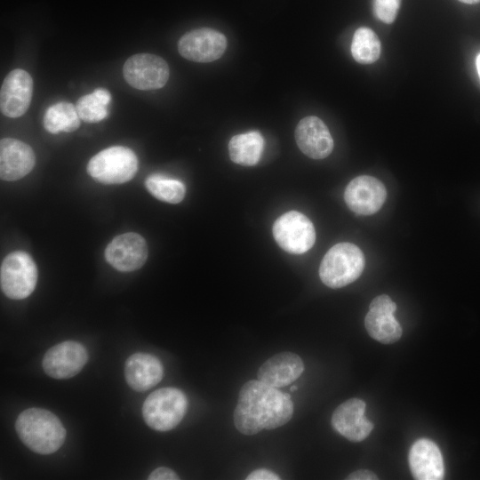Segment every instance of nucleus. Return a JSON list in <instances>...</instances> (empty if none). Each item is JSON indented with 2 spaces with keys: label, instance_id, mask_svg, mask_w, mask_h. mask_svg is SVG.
<instances>
[{
  "label": "nucleus",
  "instance_id": "obj_21",
  "mask_svg": "<svg viewBox=\"0 0 480 480\" xmlns=\"http://www.w3.org/2000/svg\"><path fill=\"white\" fill-rule=\"evenodd\" d=\"M364 325L372 338L384 344L397 341L403 333L400 324L390 311L369 308Z\"/></svg>",
  "mask_w": 480,
  "mask_h": 480
},
{
  "label": "nucleus",
  "instance_id": "obj_5",
  "mask_svg": "<svg viewBox=\"0 0 480 480\" xmlns=\"http://www.w3.org/2000/svg\"><path fill=\"white\" fill-rule=\"evenodd\" d=\"M138 171L135 153L123 146L107 148L94 156L88 164V173L104 184H122L132 180Z\"/></svg>",
  "mask_w": 480,
  "mask_h": 480
},
{
  "label": "nucleus",
  "instance_id": "obj_7",
  "mask_svg": "<svg viewBox=\"0 0 480 480\" xmlns=\"http://www.w3.org/2000/svg\"><path fill=\"white\" fill-rule=\"evenodd\" d=\"M276 244L285 252L302 254L316 242V230L311 220L303 213L290 211L281 215L273 225Z\"/></svg>",
  "mask_w": 480,
  "mask_h": 480
},
{
  "label": "nucleus",
  "instance_id": "obj_15",
  "mask_svg": "<svg viewBox=\"0 0 480 480\" xmlns=\"http://www.w3.org/2000/svg\"><path fill=\"white\" fill-rule=\"evenodd\" d=\"M295 140L300 151L313 159L325 158L333 149L329 129L317 116H306L299 122Z\"/></svg>",
  "mask_w": 480,
  "mask_h": 480
},
{
  "label": "nucleus",
  "instance_id": "obj_32",
  "mask_svg": "<svg viewBox=\"0 0 480 480\" xmlns=\"http://www.w3.org/2000/svg\"><path fill=\"white\" fill-rule=\"evenodd\" d=\"M297 388H298L296 386H292L291 387V391H295V390H297Z\"/></svg>",
  "mask_w": 480,
  "mask_h": 480
},
{
  "label": "nucleus",
  "instance_id": "obj_10",
  "mask_svg": "<svg viewBox=\"0 0 480 480\" xmlns=\"http://www.w3.org/2000/svg\"><path fill=\"white\" fill-rule=\"evenodd\" d=\"M88 360L85 348L79 342L67 340L51 348L42 365L44 372L54 379H68L76 375Z\"/></svg>",
  "mask_w": 480,
  "mask_h": 480
},
{
  "label": "nucleus",
  "instance_id": "obj_4",
  "mask_svg": "<svg viewBox=\"0 0 480 480\" xmlns=\"http://www.w3.org/2000/svg\"><path fill=\"white\" fill-rule=\"evenodd\" d=\"M188 409L186 395L176 388L157 389L146 398L142 415L147 425L156 431H169L182 420Z\"/></svg>",
  "mask_w": 480,
  "mask_h": 480
},
{
  "label": "nucleus",
  "instance_id": "obj_3",
  "mask_svg": "<svg viewBox=\"0 0 480 480\" xmlns=\"http://www.w3.org/2000/svg\"><path fill=\"white\" fill-rule=\"evenodd\" d=\"M364 264V255L359 247L351 243H339L324 254L319 267V276L326 286L340 288L356 280Z\"/></svg>",
  "mask_w": 480,
  "mask_h": 480
},
{
  "label": "nucleus",
  "instance_id": "obj_19",
  "mask_svg": "<svg viewBox=\"0 0 480 480\" xmlns=\"http://www.w3.org/2000/svg\"><path fill=\"white\" fill-rule=\"evenodd\" d=\"M163 374L162 363L155 356L135 353L125 362V380L135 391L143 392L152 388L161 381Z\"/></svg>",
  "mask_w": 480,
  "mask_h": 480
},
{
  "label": "nucleus",
  "instance_id": "obj_26",
  "mask_svg": "<svg viewBox=\"0 0 480 480\" xmlns=\"http://www.w3.org/2000/svg\"><path fill=\"white\" fill-rule=\"evenodd\" d=\"M401 0H374L375 16L384 23H392L397 15Z\"/></svg>",
  "mask_w": 480,
  "mask_h": 480
},
{
  "label": "nucleus",
  "instance_id": "obj_25",
  "mask_svg": "<svg viewBox=\"0 0 480 480\" xmlns=\"http://www.w3.org/2000/svg\"><path fill=\"white\" fill-rule=\"evenodd\" d=\"M145 186L156 199L169 204L180 203L186 194V187L181 181L162 174L148 177Z\"/></svg>",
  "mask_w": 480,
  "mask_h": 480
},
{
  "label": "nucleus",
  "instance_id": "obj_24",
  "mask_svg": "<svg viewBox=\"0 0 480 480\" xmlns=\"http://www.w3.org/2000/svg\"><path fill=\"white\" fill-rule=\"evenodd\" d=\"M111 95L106 89L99 88L79 98L76 108L80 118L87 123H97L108 116Z\"/></svg>",
  "mask_w": 480,
  "mask_h": 480
},
{
  "label": "nucleus",
  "instance_id": "obj_30",
  "mask_svg": "<svg viewBox=\"0 0 480 480\" xmlns=\"http://www.w3.org/2000/svg\"><path fill=\"white\" fill-rule=\"evenodd\" d=\"M461 3L468 4H474L480 2V0H459Z\"/></svg>",
  "mask_w": 480,
  "mask_h": 480
},
{
  "label": "nucleus",
  "instance_id": "obj_1",
  "mask_svg": "<svg viewBox=\"0 0 480 480\" xmlns=\"http://www.w3.org/2000/svg\"><path fill=\"white\" fill-rule=\"evenodd\" d=\"M292 414L293 404L289 394L252 380L241 388L233 418L240 433L255 435L284 425Z\"/></svg>",
  "mask_w": 480,
  "mask_h": 480
},
{
  "label": "nucleus",
  "instance_id": "obj_12",
  "mask_svg": "<svg viewBox=\"0 0 480 480\" xmlns=\"http://www.w3.org/2000/svg\"><path fill=\"white\" fill-rule=\"evenodd\" d=\"M148 258L145 239L134 232L116 236L105 249L106 260L116 270L134 271L141 268Z\"/></svg>",
  "mask_w": 480,
  "mask_h": 480
},
{
  "label": "nucleus",
  "instance_id": "obj_18",
  "mask_svg": "<svg viewBox=\"0 0 480 480\" xmlns=\"http://www.w3.org/2000/svg\"><path fill=\"white\" fill-rule=\"evenodd\" d=\"M301 358L292 352H281L268 359L259 369L258 380L276 388L295 381L303 372Z\"/></svg>",
  "mask_w": 480,
  "mask_h": 480
},
{
  "label": "nucleus",
  "instance_id": "obj_29",
  "mask_svg": "<svg viewBox=\"0 0 480 480\" xmlns=\"http://www.w3.org/2000/svg\"><path fill=\"white\" fill-rule=\"evenodd\" d=\"M347 479L348 480H375L378 479L377 476L366 469H360L351 473Z\"/></svg>",
  "mask_w": 480,
  "mask_h": 480
},
{
  "label": "nucleus",
  "instance_id": "obj_17",
  "mask_svg": "<svg viewBox=\"0 0 480 480\" xmlns=\"http://www.w3.org/2000/svg\"><path fill=\"white\" fill-rule=\"evenodd\" d=\"M411 472L418 480H440L444 476L443 457L438 446L431 440L421 438L409 452Z\"/></svg>",
  "mask_w": 480,
  "mask_h": 480
},
{
  "label": "nucleus",
  "instance_id": "obj_11",
  "mask_svg": "<svg viewBox=\"0 0 480 480\" xmlns=\"http://www.w3.org/2000/svg\"><path fill=\"white\" fill-rule=\"evenodd\" d=\"M387 190L378 179L361 175L347 186L344 199L348 207L356 214L371 215L377 212L385 203Z\"/></svg>",
  "mask_w": 480,
  "mask_h": 480
},
{
  "label": "nucleus",
  "instance_id": "obj_22",
  "mask_svg": "<svg viewBox=\"0 0 480 480\" xmlns=\"http://www.w3.org/2000/svg\"><path fill=\"white\" fill-rule=\"evenodd\" d=\"M80 116L76 106L61 101L50 106L44 116V125L50 133L71 132L80 126Z\"/></svg>",
  "mask_w": 480,
  "mask_h": 480
},
{
  "label": "nucleus",
  "instance_id": "obj_31",
  "mask_svg": "<svg viewBox=\"0 0 480 480\" xmlns=\"http://www.w3.org/2000/svg\"><path fill=\"white\" fill-rule=\"evenodd\" d=\"M476 69L480 77V53L476 57Z\"/></svg>",
  "mask_w": 480,
  "mask_h": 480
},
{
  "label": "nucleus",
  "instance_id": "obj_13",
  "mask_svg": "<svg viewBox=\"0 0 480 480\" xmlns=\"http://www.w3.org/2000/svg\"><path fill=\"white\" fill-rule=\"evenodd\" d=\"M33 93L30 75L20 68L13 69L4 78L0 90V108L3 115L16 118L28 110Z\"/></svg>",
  "mask_w": 480,
  "mask_h": 480
},
{
  "label": "nucleus",
  "instance_id": "obj_2",
  "mask_svg": "<svg viewBox=\"0 0 480 480\" xmlns=\"http://www.w3.org/2000/svg\"><path fill=\"white\" fill-rule=\"evenodd\" d=\"M15 428L23 444L39 454L55 452L66 438V429L60 419L42 408L23 411L16 420Z\"/></svg>",
  "mask_w": 480,
  "mask_h": 480
},
{
  "label": "nucleus",
  "instance_id": "obj_16",
  "mask_svg": "<svg viewBox=\"0 0 480 480\" xmlns=\"http://www.w3.org/2000/svg\"><path fill=\"white\" fill-rule=\"evenodd\" d=\"M36 156L28 144L12 138L0 141V176L3 180L13 181L29 173L35 166Z\"/></svg>",
  "mask_w": 480,
  "mask_h": 480
},
{
  "label": "nucleus",
  "instance_id": "obj_27",
  "mask_svg": "<svg viewBox=\"0 0 480 480\" xmlns=\"http://www.w3.org/2000/svg\"><path fill=\"white\" fill-rule=\"evenodd\" d=\"M148 480H178L180 477L171 468L161 467L153 470L148 477Z\"/></svg>",
  "mask_w": 480,
  "mask_h": 480
},
{
  "label": "nucleus",
  "instance_id": "obj_28",
  "mask_svg": "<svg viewBox=\"0 0 480 480\" xmlns=\"http://www.w3.org/2000/svg\"><path fill=\"white\" fill-rule=\"evenodd\" d=\"M247 480H278L280 479L279 476L274 472L266 469L259 468L251 472L246 477Z\"/></svg>",
  "mask_w": 480,
  "mask_h": 480
},
{
  "label": "nucleus",
  "instance_id": "obj_9",
  "mask_svg": "<svg viewBox=\"0 0 480 480\" xmlns=\"http://www.w3.org/2000/svg\"><path fill=\"white\" fill-rule=\"evenodd\" d=\"M226 48V36L220 31L210 28L187 32L178 43L180 54L195 62L216 60L223 55Z\"/></svg>",
  "mask_w": 480,
  "mask_h": 480
},
{
  "label": "nucleus",
  "instance_id": "obj_14",
  "mask_svg": "<svg viewBox=\"0 0 480 480\" xmlns=\"http://www.w3.org/2000/svg\"><path fill=\"white\" fill-rule=\"evenodd\" d=\"M365 406L358 398H350L340 404L332 416L333 428L349 441L365 439L373 428V423L364 416Z\"/></svg>",
  "mask_w": 480,
  "mask_h": 480
},
{
  "label": "nucleus",
  "instance_id": "obj_6",
  "mask_svg": "<svg viewBox=\"0 0 480 480\" xmlns=\"http://www.w3.org/2000/svg\"><path fill=\"white\" fill-rule=\"evenodd\" d=\"M1 289L10 299L28 297L36 285L37 268L33 259L25 252L8 254L1 264Z\"/></svg>",
  "mask_w": 480,
  "mask_h": 480
},
{
  "label": "nucleus",
  "instance_id": "obj_8",
  "mask_svg": "<svg viewBox=\"0 0 480 480\" xmlns=\"http://www.w3.org/2000/svg\"><path fill=\"white\" fill-rule=\"evenodd\" d=\"M124 77L135 89L156 90L162 88L169 78L166 61L155 54L137 53L125 61Z\"/></svg>",
  "mask_w": 480,
  "mask_h": 480
},
{
  "label": "nucleus",
  "instance_id": "obj_20",
  "mask_svg": "<svg viewBox=\"0 0 480 480\" xmlns=\"http://www.w3.org/2000/svg\"><path fill=\"white\" fill-rule=\"evenodd\" d=\"M264 148V139L256 131L233 136L228 142L230 159L240 165L253 166L260 161Z\"/></svg>",
  "mask_w": 480,
  "mask_h": 480
},
{
  "label": "nucleus",
  "instance_id": "obj_23",
  "mask_svg": "<svg viewBox=\"0 0 480 480\" xmlns=\"http://www.w3.org/2000/svg\"><path fill=\"white\" fill-rule=\"evenodd\" d=\"M380 41L378 36L367 27L356 30L351 44V53L356 61L361 64L375 62L380 55Z\"/></svg>",
  "mask_w": 480,
  "mask_h": 480
}]
</instances>
